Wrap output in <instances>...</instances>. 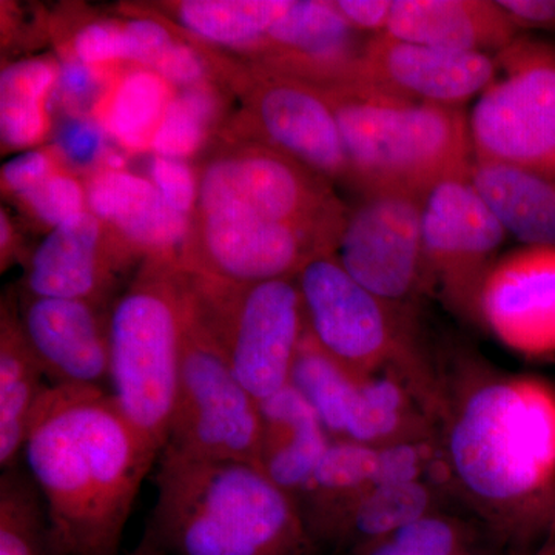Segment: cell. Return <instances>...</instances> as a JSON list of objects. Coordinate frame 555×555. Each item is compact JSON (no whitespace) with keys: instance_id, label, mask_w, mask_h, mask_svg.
Listing matches in <instances>:
<instances>
[{"instance_id":"cell-1","label":"cell","mask_w":555,"mask_h":555,"mask_svg":"<svg viewBox=\"0 0 555 555\" xmlns=\"http://www.w3.org/2000/svg\"><path fill=\"white\" fill-rule=\"evenodd\" d=\"M438 443L448 483L507 555L555 537V390L542 379L477 377L441 387Z\"/></svg>"},{"instance_id":"cell-2","label":"cell","mask_w":555,"mask_h":555,"mask_svg":"<svg viewBox=\"0 0 555 555\" xmlns=\"http://www.w3.org/2000/svg\"><path fill=\"white\" fill-rule=\"evenodd\" d=\"M47 517L50 555H116L155 451L108 390L49 386L24 454Z\"/></svg>"},{"instance_id":"cell-3","label":"cell","mask_w":555,"mask_h":555,"mask_svg":"<svg viewBox=\"0 0 555 555\" xmlns=\"http://www.w3.org/2000/svg\"><path fill=\"white\" fill-rule=\"evenodd\" d=\"M159 456L144 539L164 554H317L298 506L257 463Z\"/></svg>"},{"instance_id":"cell-4","label":"cell","mask_w":555,"mask_h":555,"mask_svg":"<svg viewBox=\"0 0 555 555\" xmlns=\"http://www.w3.org/2000/svg\"><path fill=\"white\" fill-rule=\"evenodd\" d=\"M318 90L337 119L350 189L361 196L403 192L426 198L444 179L470 173L474 152L462 108L369 87Z\"/></svg>"},{"instance_id":"cell-5","label":"cell","mask_w":555,"mask_h":555,"mask_svg":"<svg viewBox=\"0 0 555 555\" xmlns=\"http://www.w3.org/2000/svg\"><path fill=\"white\" fill-rule=\"evenodd\" d=\"M188 310V276L163 259L142 261L109 310L108 393L159 454L177 401Z\"/></svg>"},{"instance_id":"cell-6","label":"cell","mask_w":555,"mask_h":555,"mask_svg":"<svg viewBox=\"0 0 555 555\" xmlns=\"http://www.w3.org/2000/svg\"><path fill=\"white\" fill-rule=\"evenodd\" d=\"M306 331L323 352L358 377L397 372L422 403L438 382L415 339L412 313L387 305L347 273L335 254L310 259L297 275Z\"/></svg>"},{"instance_id":"cell-7","label":"cell","mask_w":555,"mask_h":555,"mask_svg":"<svg viewBox=\"0 0 555 555\" xmlns=\"http://www.w3.org/2000/svg\"><path fill=\"white\" fill-rule=\"evenodd\" d=\"M188 284V323L177 401L163 452L189 459L257 462L259 401L230 367L189 278Z\"/></svg>"},{"instance_id":"cell-8","label":"cell","mask_w":555,"mask_h":555,"mask_svg":"<svg viewBox=\"0 0 555 555\" xmlns=\"http://www.w3.org/2000/svg\"><path fill=\"white\" fill-rule=\"evenodd\" d=\"M219 138L199 167L193 215H232L305 228H343L349 207L334 184L261 142Z\"/></svg>"},{"instance_id":"cell-9","label":"cell","mask_w":555,"mask_h":555,"mask_svg":"<svg viewBox=\"0 0 555 555\" xmlns=\"http://www.w3.org/2000/svg\"><path fill=\"white\" fill-rule=\"evenodd\" d=\"M188 276L241 385L259 403L291 386L306 335L297 276L251 286Z\"/></svg>"},{"instance_id":"cell-10","label":"cell","mask_w":555,"mask_h":555,"mask_svg":"<svg viewBox=\"0 0 555 555\" xmlns=\"http://www.w3.org/2000/svg\"><path fill=\"white\" fill-rule=\"evenodd\" d=\"M243 109L218 137L261 142L281 150L321 177L350 188L337 119L317 87L236 62L228 80Z\"/></svg>"},{"instance_id":"cell-11","label":"cell","mask_w":555,"mask_h":555,"mask_svg":"<svg viewBox=\"0 0 555 555\" xmlns=\"http://www.w3.org/2000/svg\"><path fill=\"white\" fill-rule=\"evenodd\" d=\"M343 229L193 215L178 266L190 275L230 286L294 278L310 259L335 254Z\"/></svg>"},{"instance_id":"cell-12","label":"cell","mask_w":555,"mask_h":555,"mask_svg":"<svg viewBox=\"0 0 555 555\" xmlns=\"http://www.w3.org/2000/svg\"><path fill=\"white\" fill-rule=\"evenodd\" d=\"M422 232L434 291L455 315L481 324V291L507 232L469 175L444 179L430 190Z\"/></svg>"},{"instance_id":"cell-13","label":"cell","mask_w":555,"mask_h":555,"mask_svg":"<svg viewBox=\"0 0 555 555\" xmlns=\"http://www.w3.org/2000/svg\"><path fill=\"white\" fill-rule=\"evenodd\" d=\"M423 196L378 192L349 208L337 251L353 280L387 305L409 313L434 292L423 250Z\"/></svg>"},{"instance_id":"cell-14","label":"cell","mask_w":555,"mask_h":555,"mask_svg":"<svg viewBox=\"0 0 555 555\" xmlns=\"http://www.w3.org/2000/svg\"><path fill=\"white\" fill-rule=\"evenodd\" d=\"M480 315L481 326L514 352L555 356V246H524L496 259Z\"/></svg>"},{"instance_id":"cell-15","label":"cell","mask_w":555,"mask_h":555,"mask_svg":"<svg viewBox=\"0 0 555 555\" xmlns=\"http://www.w3.org/2000/svg\"><path fill=\"white\" fill-rule=\"evenodd\" d=\"M361 60L372 89L451 108L480 96L499 72L491 54L436 49L387 35L369 38Z\"/></svg>"},{"instance_id":"cell-16","label":"cell","mask_w":555,"mask_h":555,"mask_svg":"<svg viewBox=\"0 0 555 555\" xmlns=\"http://www.w3.org/2000/svg\"><path fill=\"white\" fill-rule=\"evenodd\" d=\"M17 310L49 385L105 389L109 377V312L105 305L21 295Z\"/></svg>"},{"instance_id":"cell-17","label":"cell","mask_w":555,"mask_h":555,"mask_svg":"<svg viewBox=\"0 0 555 555\" xmlns=\"http://www.w3.org/2000/svg\"><path fill=\"white\" fill-rule=\"evenodd\" d=\"M137 261L90 210L47 233L33 251L21 295L107 305L124 269Z\"/></svg>"},{"instance_id":"cell-18","label":"cell","mask_w":555,"mask_h":555,"mask_svg":"<svg viewBox=\"0 0 555 555\" xmlns=\"http://www.w3.org/2000/svg\"><path fill=\"white\" fill-rule=\"evenodd\" d=\"M86 189L87 207L131 257L179 261L192 218L171 207L149 178L98 170Z\"/></svg>"},{"instance_id":"cell-19","label":"cell","mask_w":555,"mask_h":555,"mask_svg":"<svg viewBox=\"0 0 555 555\" xmlns=\"http://www.w3.org/2000/svg\"><path fill=\"white\" fill-rule=\"evenodd\" d=\"M387 36L460 53H500L521 35L494 0H393Z\"/></svg>"},{"instance_id":"cell-20","label":"cell","mask_w":555,"mask_h":555,"mask_svg":"<svg viewBox=\"0 0 555 555\" xmlns=\"http://www.w3.org/2000/svg\"><path fill=\"white\" fill-rule=\"evenodd\" d=\"M259 408L261 436L255 463L295 502L332 438L308 400L292 385L261 401Z\"/></svg>"},{"instance_id":"cell-21","label":"cell","mask_w":555,"mask_h":555,"mask_svg":"<svg viewBox=\"0 0 555 555\" xmlns=\"http://www.w3.org/2000/svg\"><path fill=\"white\" fill-rule=\"evenodd\" d=\"M378 448L332 440L315 473L295 500L318 547L331 546L349 511L378 486Z\"/></svg>"},{"instance_id":"cell-22","label":"cell","mask_w":555,"mask_h":555,"mask_svg":"<svg viewBox=\"0 0 555 555\" xmlns=\"http://www.w3.org/2000/svg\"><path fill=\"white\" fill-rule=\"evenodd\" d=\"M30 343L20 310L10 297L0 312V465L10 470L24 454L33 414L50 385Z\"/></svg>"},{"instance_id":"cell-23","label":"cell","mask_w":555,"mask_h":555,"mask_svg":"<svg viewBox=\"0 0 555 555\" xmlns=\"http://www.w3.org/2000/svg\"><path fill=\"white\" fill-rule=\"evenodd\" d=\"M292 0H177L153 7L159 16L208 49L254 56Z\"/></svg>"},{"instance_id":"cell-24","label":"cell","mask_w":555,"mask_h":555,"mask_svg":"<svg viewBox=\"0 0 555 555\" xmlns=\"http://www.w3.org/2000/svg\"><path fill=\"white\" fill-rule=\"evenodd\" d=\"M469 177L507 233L525 246H555L554 179L477 158Z\"/></svg>"},{"instance_id":"cell-25","label":"cell","mask_w":555,"mask_h":555,"mask_svg":"<svg viewBox=\"0 0 555 555\" xmlns=\"http://www.w3.org/2000/svg\"><path fill=\"white\" fill-rule=\"evenodd\" d=\"M438 438V427L397 372L360 378L341 440L371 448Z\"/></svg>"},{"instance_id":"cell-26","label":"cell","mask_w":555,"mask_h":555,"mask_svg":"<svg viewBox=\"0 0 555 555\" xmlns=\"http://www.w3.org/2000/svg\"><path fill=\"white\" fill-rule=\"evenodd\" d=\"M177 89L141 65H119L93 118L129 153L150 152Z\"/></svg>"},{"instance_id":"cell-27","label":"cell","mask_w":555,"mask_h":555,"mask_svg":"<svg viewBox=\"0 0 555 555\" xmlns=\"http://www.w3.org/2000/svg\"><path fill=\"white\" fill-rule=\"evenodd\" d=\"M56 57H28L5 65L0 75L2 153L42 144L53 131L51 101L60 79Z\"/></svg>"},{"instance_id":"cell-28","label":"cell","mask_w":555,"mask_h":555,"mask_svg":"<svg viewBox=\"0 0 555 555\" xmlns=\"http://www.w3.org/2000/svg\"><path fill=\"white\" fill-rule=\"evenodd\" d=\"M440 485L422 480L383 485L361 496L341 521L331 546L350 554L396 534L427 514L440 511Z\"/></svg>"},{"instance_id":"cell-29","label":"cell","mask_w":555,"mask_h":555,"mask_svg":"<svg viewBox=\"0 0 555 555\" xmlns=\"http://www.w3.org/2000/svg\"><path fill=\"white\" fill-rule=\"evenodd\" d=\"M225 93L218 82L177 90L153 138V155L188 160L198 155L224 118Z\"/></svg>"},{"instance_id":"cell-30","label":"cell","mask_w":555,"mask_h":555,"mask_svg":"<svg viewBox=\"0 0 555 555\" xmlns=\"http://www.w3.org/2000/svg\"><path fill=\"white\" fill-rule=\"evenodd\" d=\"M358 375L347 371L317 346L306 331L291 385L308 400L332 440L345 436L347 415L356 397Z\"/></svg>"},{"instance_id":"cell-31","label":"cell","mask_w":555,"mask_h":555,"mask_svg":"<svg viewBox=\"0 0 555 555\" xmlns=\"http://www.w3.org/2000/svg\"><path fill=\"white\" fill-rule=\"evenodd\" d=\"M47 517L38 488L16 469L7 470L0 483V555H43Z\"/></svg>"},{"instance_id":"cell-32","label":"cell","mask_w":555,"mask_h":555,"mask_svg":"<svg viewBox=\"0 0 555 555\" xmlns=\"http://www.w3.org/2000/svg\"><path fill=\"white\" fill-rule=\"evenodd\" d=\"M503 80L525 100L555 113V46L520 35L494 56Z\"/></svg>"},{"instance_id":"cell-33","label":"cell","mask_w":555,"mask_h":555,"mask_svg":"<svg viewBox=\"0 0 555 555\" xmlns=\"http://www.w3.org/2000/svg\"><path fill=\"white\" fill-rule=\"evenodd\" d=\"M16 203L31 221L49 229V232L89 210L86 182L65 167L54 171L38 188L17 198Z\"/></svg>"},{"instance_id":"cell-34","label":"cell","mask_w":555,"mask_h":555,"mask_svg":"<svg viewBox=\"0 0 555 555\" xmlns=\"http://www.w3.org/2000/svg\"><path fill=\"white\" fill-rule=\"evenodd\" d=\"M129 20L96 17L83 22L73 33L67 46L62 47V57H73L93 67L130 65Z\"/></svg>"},{"instance_id":"cell-35","label":"cell","mask_w":555,"mask_h":555,"mask_svg":"<svg viewBox=\"0 0 555 555\" xmlns=\"http://www.w3.org/2000/svg\"><path fill=\"white\" fill-rule=\"evenodd\" d=\"M51 147L65 169L89 178L101 170L107 156V133L93 116L64 115L54 127Z\"/></svg>"},{"instance_id":"cell-36","label":"cell","mask_w":555,"mask_h":555,"mask_svg":"<svg viewBox=\"0 0 555 555\" xmlns=\"http://www.w3.org/2000/svg\"><path fill=\"white\" fill-rule=\"evenodd\" d=\"M115 69L93 67L73 57H62L60 79L51 107L57 105L64 115L93 116Z\"/></svg>"},{"instance_id":"cell-37","label":"cell","mask_w":555,"mask_h":555,"mask_svg":"<svg viewBox=\"0 0 555 555\" xmlns=\"http://www.w3.org/2000/svg\"><path fill=\"white\" fill-rule=\"evenodd\" d=\"M150 181L163 198L181 214L192 218L198 203V171L188 160L153 155L150 160Z\"/></svg>"},{"instance_id":"cell-38","label":"cell","mask_w":555,"mask_h":555,"mask_svg":"<svg viewBox=\"0 0 555 555\" xmlns=\"http://www.w3.org/2000/svg\"><path fill=\"white\" fill-rule=\"evenodd\" d=\"M64 167L51 145L21 153L2 167V192L16 201L42 184L54 171Z\"/></svg>"},{"instance_id":"cell-39","label":"cell","mask_w":555,"mask_h":555,"mask_svg":"<svg viewBox=\"0 0 555 555\" xmlns=\"http://www.w3.org/2000/svg\"><path fill=\"white\" fill-rule=\"evenodd\" d=\"M393 0H334L347 24L360 35H385L392 16Z\"/></svg>"},{"instance_id":"cell-40","label":"cell","mask_w":555,"mask_h":555,"mask_svg":"<svg viewBox=\"0 0 555 555\" xmlns=\"http://www.w3.org/2000/svg\"><path fill=\"white\" fill-rule=\"evenodd\" d=\"M518 30L555 31V0H496Z\"/></svg>"},{"instance_id":"cell-41","label":"cell","mask_w":555,"mask_h":555,"mask_svg":"<svg viewBox=\"0 0 555 555\" xmlns=\"http://www.w3.org/2000/svg\"><path fill=\"white\" fill-rule=\"evenodd\" d=\"M17 233L14 229L10 215L7 214L5 207L0 210V266L5 270L14 258L17 257Z\"/></svg>"},{"instance_id":"cell-42","label":"cell","mask_w":555,"mask_h":555,"mask_svg":"<svg viewBox=\"0 0 555 555\" xmlns=\"http://www.w3.org/2000/svg\"><path fill=\"white\" fill-rule=\"evenodd\" d=\"M352 555H418L408 553V551L401 550L390 539L378 540V542L371 543V545L361 547L356 551Z\"/></svg>"},{"instance_id":"cell-43","label":"cell","mask_w":555,"mask_h":555,"mask_svg":"<svg viewBox=\"0 0 555 555\" xmlns=\"http://www.w3.org/2000/svg\"><path fill=\"white\" fill-rule=\"evenodd\" d=\"M127 555H167L164 554L163 551L158 550L155 545H152V543L149 542V540H145L144 537H142L141 542L138 543V546L134 547L131 553Z\"/></svg>"},{"instance_id":"cell-44","label":"cell","mask_w":555,"mask_h":555,"mask_svg":"<svg viewBox=\"0 0 555 555\" xmlns=\"http://www.w3.org/2000/svg\"><path fill=\"white\" fill-rule=\"evenodd\" d=\"M531 555H555V537H553L550 542H546L545 545L540 546L539 550Z\"/></svg>"}]
</instances>
